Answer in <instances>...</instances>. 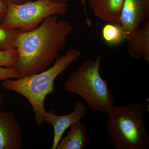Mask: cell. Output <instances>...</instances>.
<instances>
[{
	"label": "cell",
	"instance_id": "8fae6325",
	"mask_svg": "<svg viewBox=\"0 0 149 149\" xmlns=\"http://www.w3.org/2000/svg\"><path fill=\"white\" fill-rule=\"evenodd\" d=\"M68 135L62 139L56 149H84L88 142L87 128L80 121L71 125Z\"/></svg>",
	"mask_w": 149,
	"mask_h": 149
},
{
	"label": "cell",
	"instance_id": "8992f818",
	"mask_svg": "<svg viewBox=\"0 0 149 149\" xmlns=\"http://www.w3.org/2000/svg\"><path fill=\"white\" fill-rule=\"evenodd\" d=\"M87 107L79 101L74 104V109L70 113L64 115H57L54 110L46 112L44 122L52 125L54 130L52 149H56L59 142L62 139L65 130L75 123L80 121L87 113Z\"/></svg>",
	"mask_w": 149,
	"mask_h": 149
},
{
	"label": "cell",
	"instance_id": "5b68a950",
	"mask_svg": "<svg viewBox=\"0 0 149 149\" xmlns=\"http://www.w3.org/2000/svg\"><path fill=\"white\" fill-rule=\"evenodd\" d=\"M7 12L2 22L4 27L18 29L21 32L32 31L40 26L48 17L66 15L68 3L52 2L46 0H36L21 4L4 0Z\"/></svg>",
	"mask_w": 149,
	"mask_h": 149
},
{
	"label": "cell",
	"instance_id": "7c38bea8",
	"mask_svg": "<svg viewBox=\"0 0 149 149\" xmlns=\"http://www.w3.org/2000/svg\"><path fill=\"white\" fill-rule=\"evenodd\" d=\"M124 30L119 23H108L103 27L102 36L104 41L111 46L118 45L125 41Z\"/></svg>",
	"mask_w": 149,
	"mask_h": 149
},
{
	"label": "cell",
	"instance_id": "9c48e42d",
	"mask_svg": "<svg viewBox=\"0 0 149 149\" xmlns=\"http://www.w3.org/2000/svg\"><path fill=\"white\" fill-rule=\"evenodd\" d=\"M125 41L130 57L143 59L149 63V20L142 27L131 31H124Z\"/></svg>",
	"mask_w": 149,
	"mask_h": 149
},
{
	"label": "cell",
	"instance_id": "277c9868",
	"mask_svg": "<svg viewBox=\"0 0 149 149\" xmlns=\"http://www.w3.org/2000/svg\"><path fill=\"white\" fill-rule=\"evenodd\" d=\"M102 59L99 55L95 60L83 61L63 86L67 92L81 97L92 111L107 113L114 106L115 98L100 73Z\"/></svg>",
	"mask_w": 149,
	"mask_h": 149
},
{
	"label": "cell",
	"instance_id": "4fadbf2b",
	"mask_svg": "<svg viewBox=\"0 0 149 149\" xmlns=\"http://www.w3.org/2000/svg\"><path fill=\"white\" fill-rule=\"evenodd\" d=\"M19 31L4 27L0 24V50L16 49V43Z\"/></svg>",
	"mask_w": 149,
	"mask_h": 149
},
{
	"label": "cell",
	"instance_id": "d6986e66",
	"mask_svg": "<svg viewBox=\"0 0 149 149\" xmlns=\"http://www.w3.org/2000/svg\"><path fill=\"white\" fill-rule=\"evenodd\" d=\"M52 2L59 3H68V0H46Z\"/></svg>",
	"mask_w": 149,
	"mask_h": 149
},
{
	"label": "cell",
	"instance_id": "52a82bcc",
	"mask_svg": "<svg viewBox=\"0 0 149 149\" xmlns=\"http://www.w3.org/2000/svg\"><path fill=\"white\" fill-rule=\"evenodd\" d=\"M149 20V0H124L119 23L125 31L141 27Z\"/></svg>",
	"mask_w": 149,
	"mask_h": 149
},
{
	"label": "cell",
	"instance_id": "7a4b0ae2",
	"mask_svg": "<svg viewBox=\"0 0 149 149\" xmlns=\"http://www.w3.org/2000/svg\"><path fill=\"white\" fill-rule=\"evenodd\" d=\"M81 55L78 49H70L46 70L15 80L6 79L3 80L2 85L6 90L19 93L26 98L33 109L35 122L37 125H42L47 112L45 109L46 97L54 91L55 80Z\"/></svg>",
	"mask_w": 149,
	"mask_h": 149
},
{
	"label": "cell",
	"instance_id": "ac0fdd59",
	"mask_svg": "<svg viewBox=\"0 0 149 149\" xmlns=\"http://www.w3.org/2000/svg\"><path fill=\"white\" fill-rule=\"evenodd\" d=\"M15 3L21 4L22 3L26 2L28 0H9Z\"/></svg>",
	"mask_w": 149,
	"mask_h": 149
},
{
	"label": "cell",
	"instance_id": "30bf717a",
	"mask_svg": "<svg viewBox=\"0 0 149 149\" xmlns=\"http://www.w3.org/2000/svg\"><path fill=\"white\" fill-rule=\"evenodd\" d=\"M124 0H89L94 15L108 23H119Z\"/></svg>",
	"mask_w": 149,
	"mask_h": 149
},
{
	"label": "cell",
	"instance_id": "3957f363",
	"mask_svg": "<svg viewBox=\"0 0 149 149\" xmlns=\"http://www.w3.org/2000/svg\"><path fill=\"white\" fill-rule=\"evenodd\" d=\"M107 114V133L116 149H149L146 108L142 102L114 105Z\"/></svg>",
	"mask_w": 149,
	"mask_h": 149
},
{
	"label": "cell",
	"instance_id": "2e32d148",
	"mask_svg": "<svg viewBox=\"0 0 149 149\" xmlns=\"http://www.w3.org/2000/svg\"><path fill=\"white\" fill-rule=\"evenodd\" d=\"M7 10V6L4 0H0V24L5 17Z\"/></svg>",
	"mask_w": 149,
	"mask_h": 149
},
{
	"label": "cell",
	"instance_id": "9a60e30c",
	"mask_svg": "<svg viewBox=\"0 0 149 149\" xmlns=\"http://www.w3.org/2000/svg\"><path fill=\"white\" fill-rule=\"evenodd\" d=\"M20 78L21 75L15 68L0 67V80Z\"/></svg>",
	"mask_w": 149,
	"mask_h": 149
},
{
	"label": "cell",
	"instance_id": "6da1fadb",
	"mask_svg": "<svg viewBox=\"0 0 149 149\" xmlns=\"http://www.w3.org/2000/svg\"><path fill=\"white\" fill-rule=\"evenodd\" d=\"M73 30L70 22L54 15L48 17L32 31H19L15 68L21 77L37 74L50 67L65 48L68 37Z\"/></svg>",
	"mask_w": 149,
	"mask_h": 149
},
{
	"label": "cell",
	"instance_id": "ffe728a7",
	"mask_svg": "<svg viewBox=\"0 0 149 149\" xmlns=\"http://www.w3.org/2000/svg\"><path fill=\"white\" fill-rule=\"evenodd\" d=\"M3 100V96L1 93L0 92V108L2 107Z\"/></svg>",
	"mask_w": 149,
	"mask_h": 149
},
{
	"label": "cell",
	"instance_id": "ba28073f",
	"mask_svg": "<svg viewBox=\"0 0 149 149\" xmlns=\"http://www.w3.org/2000/svg\"><path fill=\"white\" fill-rule=\"evenodd\" d=\"M23 134L14 115L0 111V149H20Z\"/></svg>",
	"mask_w": 149,
	"mask_h": 149
},
{
	"label": "cell",
	"instance_id": "5bb4252c",
	"mask_svg": "<svg viewBox=\"0 0 149 149\" xmlns=\"http://www.w3.org/2000/svg\"><path fill=\"white\" fill-rule=\"evenodd\" d=\"M18 53L16 49L0 50V67L15 68Z\"/></svg>",
	"mask_w": 149,
	"mask_h": 149
},
{
	"label": "cell",
	"instance_id": "e0dca14e",
	"mask_svg": "<svg viewBox=\"0 0 149 149\" xmlns=\"http://www.w3.org/2000/svg\"><path fill=\"white\" fill-rule=\"evenodd\" d=\"M86 1H87V0H80V4L83 6V8H84V13H85V16H86V23H87L88 27H91L92 26V22L91 19L89 18L88 13H87Z\"/></svg>",
	"mask_w": 149,
	"mask_h": 149
}]
</instances>
